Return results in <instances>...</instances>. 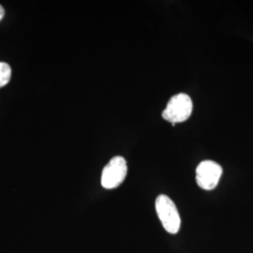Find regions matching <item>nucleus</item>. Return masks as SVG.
Wrapping results in <instances>:
<instances>
[{
    "label": "nucleus",
    "instance_id": "nucleus-5",
    "mask_svg": "<svg viewBox=\"0 0 253 253\" xmlns=\"http://www.w3.org/2000/svg\"><path fill=\"white\" fill-rule=\"evenodd\" d=\"M10 76H11V70L9 64L0 62V88L9 83Z\"/></svg>",
    "mask_w": 253,
    "mask_h": 253
},
{
    "label": "nucleus",
    "instance_id": "nucleus-1",
    "mask_svg": "<svg viewBox=\"0 0 253 253\" xmlns=\"http://www.w3.org/2000/svg\"><path fill=\"white\" fill-rule=\"evenodd\" d=\"M156 210L164 230L172 235L177 234L180 229L181 218L172 200L167 195H160L156 200Z\"/></svg>",
    "mask_w": 253,
    "mask_h": 253
},
{
    "label": "nucleus",
    "instance_id": "nucleus-4",
    "mask_svg": "<svg viewBox=\"0 0 253 253\" xmlns=\"http://www.w3.org/2000/svg\"><path fill=\"white\" fill-rule=\"evenodd\" d=\"M222 174V167L213 161H204L196 169V182L201 189L214 190Z\"/></svg>",
    "mask_w": 253,
    "mask_h": 253
},
{
    "label": "nucleus",
    "instance_id": "nucleus-6",
    "mask_svg": "<svg viewBox=\"0 0 253 253\" xmlns=\"http://www.w3.org/2000/svg\"><path fill=\"white\" fill-rule=\"evenodd\" d=\"M4 14H5V10L3 9V7L0 5V21L4 17Z\"/></svg>",
    "mask_w": 253,
    "mask_h": 253
},
{
    "label": "nucleus",
    "instance_id": "nucleus-2",
    "mask_svg": "<svg viewBox=\"0 0 253 253\" xmlns=\"http://www.w3.org/2000/svg\"><path fill=\"white\" fill-rule=\"evenodd\" d=\"M192 101L190 96L179 93L169 100L166 108L163 112V118L171 122L172 126L189 119L192 112Z\"/></svg>",
    "mask_w": 253,
    "mask_h": 253
},
{
    "label": "nucleus",
    "instance_id": "nucleus-3",
    "mask_svg": "<svg viewBox=\"0 0 253 253\" xmlns=\"http://www.w3.org/2000/svg\"><path fill=\"white\" fill-rule=\"evenodd\" d=\"M126 172L127 166L126 160L120 156L113 158L102 171L101 186L107 190L118 188L123 183Z\"/></svg>",
    "mask_w": 253,
    "mask_h": 253
}]
</instances>
